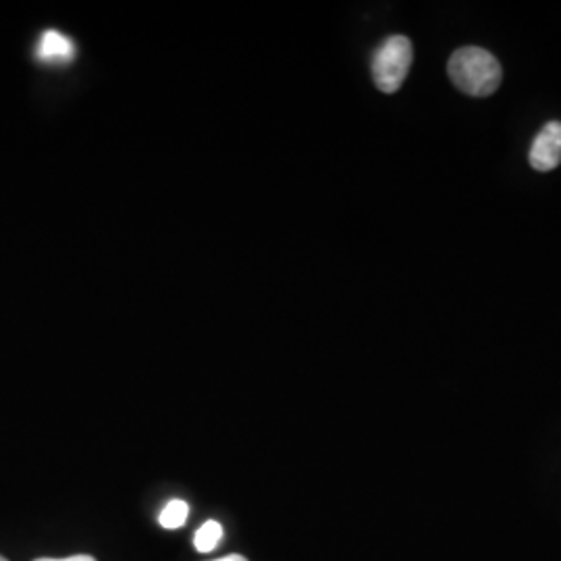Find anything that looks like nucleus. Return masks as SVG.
<instances>
[{"mask_svg":"<svg viewBox=\"0 0 561 561\" xmlns=\"http://www.w3.org/2000/svg\"><path fill=\"white\" fill-rule=\"evenodd\" d=\"M447 73L454 85L474 99H484L502 85V65L489 50L479 46H463L451 55Z\"/></svg>","mask_w":561,"mask_h":561,"instance_id":"nucleus-1","label":"nucleus"},{"mask_svg":"<svg viewBox=\"0 0 561 561\" xmlns=\"http://www.w3.org/2000/svg\"><path fill=\"white\" fill-rule=\"evenodd\" d=\"M414 59L412 42L405 36H391L382 42L373 57V80L385 94H393L401 88Z\"/></svg>","mask_w":561,"mask_h":561,"instance_id":"nucleus-2","label":"nucleus"},{"mask_svg":"<svg viewBox=\"0 0 561 561\" xmlns=\"http://www.w3.org/2000/svg\"><path fill=\"white\" fill-rule=\"evenodd\" d=\"M528 161L535 171H553L561 164V123L551 121L542 127L539 136L533 141Z\"/></svg>","mask_w":561,"mask_h":561,"instance_id":"nucleus-3","label":"nucleus"},{"mask_svg":"<svg viewBox=\"0 0 561 561\" xmlns=\"http://www.w3.org/2000/svg\"><path fill=\"white\" fill-rule=\"evenodd\" d=\"M76 44L57 30H46L36 46V59L42 65H67L76 59Z\"/></svg>","mask_w":561,"mask_h":561,"instance_id":"nucleus-4","label":"nucleus"},{"mask_svg":"<svg viewBox=\"0 0 561 561\" xmlns=\"http://www.w3.org/2000/svg\"><path fill=\"white\" fill-rule=\"evenodd\" d=\"M222 535H225V533H222V526L219 522H204L201 528H198L196 537H194V547H196V551H201V553H210V551H213V549H217V545L221 542Z\"/></svg>","mask_w":561,"mask_h":561,"instance_id":"nucleus-5","label":"nucleus"},{"mask_svg":"<svg viewBox=\"0 0 561 561\" xmlns=\"http://www.w3.org/2000/svg\"><path fill=\"white\" fill-rule=\"evenodd\" d=\"M187 516H190V505L181 502V500H173V502L164 505V510H162L161 516H159V522H161L162 528L175 530V528H181L185 524Z\"/></svg>","mask_w":561,"mask_h":561,"instance_id":"nucleus-6","label":"nucleus"},{"mask_svg":"<svg viewBox=\"0 0 561 561\" xmlns=\"http://www.w3.org/2000/svg\"><path fill=\"white\" fill-rule=\"evenodd\" d=\"M34 561H96L92 556H71V558H62V560H55V558H41V560Z\"/></svg>","mask_w":561,"mask_h":561,"instance_id":"nucleus-7","label":"nucleus"},{"mask_svg":"<svg viewBox=\"0 0 561 561\" xmlns=\"http://www.w3.org/2000/svg\"><path fill=\"white\" fill-rule=\"evenodd\" d=\"M213 561H248L243 556H238V553H233V556H227V558H221V560H213Z\"/></svg>","mask_w":561,"mask_h":561,"instance_id":"nucleus-8","label":"nucleus"},{"mask_svg":"<svg viewBox=\"0 0 561 561\" xmlns=\"http://www.w3.org/2000/svg\"><path fill=\"white\" fill-rule=\"evenodd\" d=\"M0 561H9V560H7V558H2V556H0Z\"/></svg>","mask_w":561,"mask_h":561,"instance_id":"nucleus-9","label":"nucleus"}]
</instances>
